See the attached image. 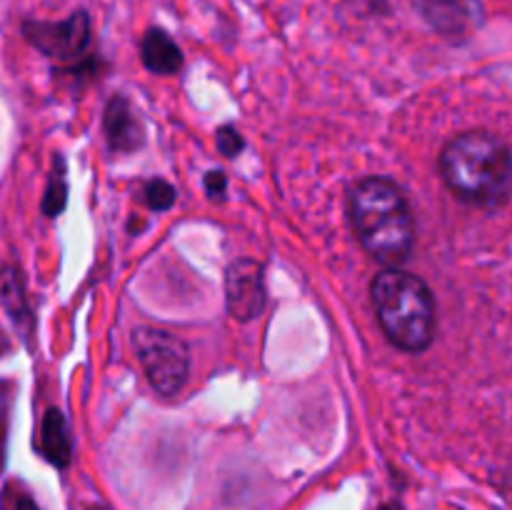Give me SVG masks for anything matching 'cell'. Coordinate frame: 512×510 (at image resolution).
I'll return each mask as SVG.
<instances>
[{
    "instance_id": "1",
    "label": "cell",
    "mask_w": 512,
    "mask_h": 510,
    "mask_svg": "<svg viewBox=\"0 0 512 510\" xmlns=\"http://www.w3.org/2000/svg\"><path fill=\"white\" fill-rule=\"evenodd\" d=\"M450 193L475 208H500L512 195V150L488 130H465L448 140L438 160Z\"/></svg>"
},
{
    "instance_id": "2",
    "label": "cell",
    "mask_w": 512,
    "mask_h": 510,
    "mask_svg": "<svg viewBox=\"0 0 512 510\" xmlns=\"http://www.w3.org/2000/svg\"><path fill=\"white\" fill-rule=\"evenodd\" d=\"M350 223L368 255L385 268H398L415 245V220L398 185L370 175L350 193Z\"/></svg>"
},
{
    "instance_id": "3",
    "label": "cell",
    "mask_w": 512,
    "mask_h": 510,
    "mask_svg": "<svg viewBox=\"0 0 512 510\" xmlns=\"http://www.w3.org/2000/svg\"><path fill=\"white\" fill-rule=\"evenodd\" d=\"M380 328L405 353H423L435 340V300L425 280L400 268L380 270L370 285Z\"/></svg>"
},
{
    "instance_id": "4",
    "label": "cell",
    "mask_w": 512,
    "mask_h": 510,
    "mask_svg": "<svg viewBox=\"0 0 512 510\" xmlns=\"http://www.w3.org/2000/svg\"><path fill=\"white\" fill-rule=\"evenodd\" d=\"M135 353L145 370V378L163 398H173L183 390L190 375L188 345L178 335L160 328L135 330Z\"/></svg>"
},
{
    "instance_id": "5",
    "label": "cell",
    "mask_w": 512,
    "mask_h": 510,
    "mask_svg": "<svg viewBox=\"0 0 512 510\" xmlns=\"http://www.w3.org/2000/svg\"><path fill=\"white\" fill-rule=\"evenodd\" d=\"M23 35L33 48L58 63H78L85 58L90 45V18L88 13L78 10L68 20L60 23H43V20H28L23 23Z\"/></svg>"
},
{
    "instance_id": "6",
    "label": "cell",
    "mask_w": 512,
    "mask_h": 510,
    "mask_svg": "<svg viewBox=\"0 0 512 510\" xmlns=\"http://www.w3.org/2000/svg\"><path fill=\"white\" fill-rule=\"evenodd\" d=\"M268 300L265 290V268L258 260H233L225 270V305L228 313L240 323L258 318Z\"/></svg>"
},
{
    "instance_id": "7",
    "label": "cell",
    "mask_w": 512,
    "mask_h": 510,
    "mask_svg": "<svg viewBox=\"0 0 512 510\" xmlns=\"http://www.w3.org/2000/svg\"><path fill=\"white\" fill-rule=\"evenodd\" d=\"M103 130L115 153H135L143 145V123L123 95H113L105 105Z\"/></svg>"
},
{
    "instance_id": "8",
    "label": "cell",
    "mask_w": 512,
    "mask_h": 510,
    "mask_svg": "<svg viewBox=\"0 0 512 510\" xmlns=\"http://www.w3.org/2000/svg\"><path fill=\"white\" fill-rule=\"evenodd\" d=\"M433 30L448 38H463L475 23L473 0H410Z\"/></svg>"
},
{
    "instance_id": "9",
    "label": "cell",
    "mask_w": 512,
    "mask_h": 510,
    "mask_svg": "<svg viewBox=\"0 0 512 510\" xmlns=\"http://www.w3.org/2000/svg\"><path fill=\"white\" fill-rule=\"evenodd\" d=\"M0 305L13 320V328L18 330L20 338L28 343L35 333V315L30 308L28 288H25L23 273L18 265H3L0 268Z\"/></svg>"
},
{
    "instance_id": "10",
    "label": "cell",
    "mask_w": 512,
    "mask_h": 510,
    "mask_svg": "<svg viewBox=\"0 0 512 510\" xmlns=\"http://www.w3.org/2000/svg\"><path fill=\"white\" fill-rule=\"evenodd\" d=\"M38 450L55 468H65L73 458V440H70L68 423H65V415L58 408H48L43 420H40Z\"/></svg>"
},
{
    "instance_id": "11",
    "label": "cell",
    "mask_w": 512,
    "mask_h": 510,
    "mask_svg": "<svg viewBox=\"0 0 512 510\" xmlns=\"http://www.w3.org/2000/svg\"><path fill=\"white\" fill-rule=\"evenodd\" d=\"M140 58L143 65L155 75H175L183 68V53L178 43L165 30L150 28L140 40Z\"/></svg>"
},
{
    "instance_id": "12",
    "label": "cell",
    "mask_w": 512,
    "mask_h": 510,
    "mask_svg": "<svg viewBox=\"0 0 512 510\" xmlns=\"http://www.w3.org/2000/svg\"><path fill=\"white\" fill-rule=\"evenodd\" d=\"M65 203H68V180H65V163L63 158L53 160V170H50L48 188H45L43 203H40V210L48 218H55L65 210Z\"/></svg>"
},
{
    "instance_id": "13",
    "label": "cell",
    "mask_w": 512,
    "mask_h": 510,
    "mask_svg": "<svg viewBox=\"0 0 512 510\" xmlns=\"http://www.w3.org/2000/svg\"><path fill=\"white\" fill-rule=\"evenodd\" d=\"M175 198H178V193H175V188L168 183V180L155 178V180H150L148 185H145L143 200L148 203L150 210H158V213H163V210H170V208H173Z\"/></svg>"
},
{
    "instance_id": "14",
    "label": "cell",
    "mask_w": 512,
    "mask_h": 510,
    "mask_svg": "<svg viewBox=\"0 0 512 510\" xmlns=\"http://www.w3.org/2000/svg\"><path fill=\"white\" fill-rule=\"evenodd\" d=\"M215 143H218V150L225 155V158H235V155L245 148L243 135H240L235 128H230V125H223V128L218 130Z\"/></svg>"
},
{
    "instance_id": "15",
    "label": "cell",
    "mask_w": 512,
    "mask_h": 510,
    "mask_svg": "<svg viewBox=\"0 0 512 510\" xmlns=\"http://www.w3.org/2000/svg\"><path fill=\"white\" fill-rule=\"evenodd\" d=\"M10 405H13V395H10L8 390H0V470H3V465H5V443H8Z\"/></svg>"
},
{
    "instance_id": "16",
    "label": "cell",
    "mask_w": 512,
    "mask_h": 510,
    "mask_svg": "<svg viewBox=\"0 0 512 510\" xmlns=\"http://www.w3.org/2000/svg\"><path fill=\"white\" fill-rule=\"evenodd\" d=\"M205 190H208L210 198H223L225 190H228V178H225L223 170H208V175H205Z\"/></svg>"
},
{
    "instance_id": "17",
    "label": "cell",
    "mask_w": 512,
    "mask_h": 510,
    "mask_svg": "<svg viewBox=\"0 0 512 510\" xmlns=\"http://www.w3.org/2000/svg\"><path fill=\"white\" fill-rule=\"evenodd\" d=\"M15 510H38V505H35L28 495H20L18 503H15Z\"/></svg>"
},
{
    "instance_id": "18",
    "label": "cell",
    "mask_w": 512,
    "mask_h": 510,
    "mask_svg": "<svg viewBox=\"0 0 512 510\" xmlns=\"http://www.w3.org/2000/svg\"><path fill=\"white\" fill-rule=\"evenodd\" d=\"M90 510H105V508H100V505H93V508H90Z\"/></svg>"
}]
</instances>
